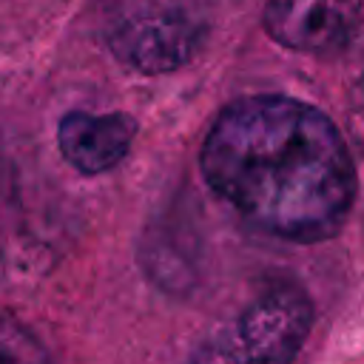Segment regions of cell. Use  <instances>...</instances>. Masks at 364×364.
<instances>
[{
    "label": "cell",
    "mask_w": 364,
    "mask_h": 364,
    "mask_svg": "<svg viewBox=\"0 0 364 364\" xmlns=\"http://www.w3.org/2000/svg\"><path fill=\"white\" fill-rule=\"evenodd\" d=\"M199 168L245 222L299 245L336 236L355 196L344 134L316 105L282 94L225 105L202 142Z\"/></svg>",
    "instance_id": "1"
},
{
    "label": "cell",
    "mask_w": 364,
    "mask_h": 364,
    "mask_svg": "<svg viewBox=\"0 0 364 364\" xmlns=\"http://www.w3.org/2000/svg\"><path fill=\"white\" fill-rule=\"evenodd\" d=\"M313 327V301L296 284H273L213 327L188 364H293Z\"/></svg>",
    "instance_id": "2"
},
{
    "label": "cell",
    "mask_w": 364,
    "mask_h": 364,
    "mask_svg": "<svg viewBox=\"0 0 364 364\" xmlns=\"http://www.w3.org/2000/svg\"><path fill=\"white\" fill-rule=\"evenodd\" d=\"M208 23L188 0H134L108 28L114 57L139 74L182 68L202 46Z\"/></svg>",
    "instance_id": "3"
},
{
    "label": "cell",
    "mask_w": 364,
    "mask_h": 364,
    "mask_svg": "<svg viewBox=\"0 0 364 364\" xmlns=\"http://www.w3.org/2000/svg\"><path fill=\"white\" fill-rule=\"evenodd\" d=\"M267 34L304 54H336L364 37V0H267Z\"/></svg>",
    "instance_id": "4"
},
{
    "label": "cell",
    "mask_w": 364,
    "mask_h": 364,
    "mask_svg": "<svg viewBox=\"0 0 364 364\" xmlns=\"http://www.w3.org/2000/svg\"><path fill=\"white\" fill-rule=\"evenodd\" d=\"M134 136L136 122L122 111H68L57 125V145L63 159L85 176H97L117 168L128 156Z\"/></svg>",
    "instance_id": "5"
},
{
    "label": "cell",
    "mask_w": 364,
    "mask_h": 364,
    "mask_svg": "<svg viewBox=\"0 0 364 364\" xmlns=\"http://www.w3.org/2000/svg\"><path fill=\"white\" fill-rule=\"evenodd\" d=\"M0 364H51V358L34 333L0 313Z\"/></svg>",
    "instance_id": "6"
},
{
    "label": "cell",
    "mask_w": 364,
    "mask_h": 364,
    "mask_svg": "<svg viewBox=\"0 0 364 364\" xmlns=\"http://www.w3.org/2000/svg\"><path fill=\"white\" fill-rule=\"evenodd\" d=\"M350 131H353V142L364 154V74L350 94Z\"/></svg>",
    "instance_id": "7"
}]
</instances>
